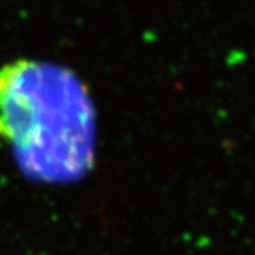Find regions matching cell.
I'll return each mask as SVG.
<instances>
[{"mask_svg": "<svg viewBox=\"0 0 255 255\" xmlns=\"http://www.w3.org/2000/svg\"><path fill=\"white\" fill-rule=\"evenodd\" d=\"M0 137L22 174L48 185L85 175L94 157V116L82 83L48 63L0 69Z\"/></svg>", "mask_w": 255, "mask_h": 255, "instance_id": "6da1fadb", "label": "cell"}]
</instances>
